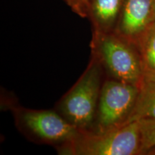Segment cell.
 Masks as SVG:
<instances>
[{"label": "cell", "mask_w": 155, "mask_h": 155, "mask_svg": "<svg viewBox=\"0 0 155 155\" xmlns=\"http://www.w3.org/2000/svg\"><path fill=\"white\" fill-rule=\"evenodd\" d=\"M56 148L60 154L66 155L143 154L139 121L105 132L79 129L71 140Z\"/></svg>", "instance_id": "6da1fadb"}, {"label": "cell", "mask_w": 155, "mask_h": 155, "mask_svg": "<svg viewBox=\"0 0 155 155\" xmlns=\"http://www.w3.org/2000/svg\"><path fill=\"white\" fill-rule=\"evenodd\" d=\"M92 56L96 58L110 78L135 86L143 84V75L138 51L114 32H93Z\"/></svg>", "instance_id": "7a4b0ae2"}, {"label": "cell", "mask_w": 155, "mask_h": 155, "mask_svg": "<svg viewBox=\"0 0 155 155\" xmlns=\"http://www.w3.org/2000/svg\"><path fill=\"white\" fill-rule=\"evenodd\" d=\"M104 72L99 62L92 56L86 71L58 104L59 114L78 129H92Z\"/></svg>", "instance_id": "3957f363"}, {"label": "cell", "mask_w": 155, "mask_h": 155, "mask_svg": "<svg viewBox=\"0 0 155 155\" xmlns=\"http://www.w3.org/2000/svg\"><path fill=\"white\" fill-rule=\"evenodd\" d=\"M140 88L113 78L103 83L91 130L105 132L123 126L134 107Z\"/></svg>", "instance_id": "277c9868"}, {"label": "cell", "mask_w": 155, "mask_h": 155, "mask_svg": "<svg viewBox=\"0 0 155 155\" xmlns=\"http://www.w3.org/2000/svg\"><path fill=\"white\" fill-rule=\"evenodd\" d=\"M19 129L33 141L58 147L75 137L79 129L59 113L17 107L13 109Z\"/></svg>", "instance_id": "5b68a950"}, {"label": "cell", "mask_w": 155, "mask_h": 155, "mask_svg": "<svg viewBox=\"0 0 155 155\" xmlns=\"http://www.w3.org/2000/svg\"><path fill=\"white\" fill-rule=\"evenodd\" d=\"M155 22V0H124L114 32L135 46Z\"/></svg>", "instance_id": "8992f818"}, {"label": "cell", "mask_w": 155, "mask_h": 155, "mask_svg": "<svg viewBox=\"0 0 155 155\" xmlns=\"http://www.w3.org/2000/svg\"><path fill=\"white\" fill-rule=\"evenodd\" d=\"M124 0H91L88 17L94 32H114L119 19Z\"/></svg>", "instance_id": "52a82bcc"}, {"label": "cell", "mask_w": 155, "mask_h": 155, "mask_svg": "<svg viewBox=\"0 0 155 155\" xmlns=\"http://www.w3.org/2000/svg\"><path fill=\"white\" fill-rule=\"evenodd\" d=\"M135 47L140 59L143 83L155 81V22L139 38Z\"/></svg>", "instance_id": "ba28073f"}, {"label": "cell", "mask_w": 155, "mask_h": 155, "mask_svg": "<svg viewBox=\"0 0 155 155\" xmlns=\"http://www.w3.org/2000/svg\"><path fill=\"white\" fill-rule=\"evenodd\" d=\"M155 120V81L144 83L126 124L141 119Z\"/></svg>", "instance_id": "9c48e42d"}, {"label": "cell", "mask_w": 155, "mask_h": 155, "mask_svg": "<svg viewBox=\"0 0 155 155\" xmlns=\"http://www.w3.org/2000/svg\"><path fill=\"white\" fill-rule=\"evenodd\" d=\"M140 124L141 150L143 154H147L149 151L155 148V120H139Z\"/></svg>", "instance_id": "30bf717a"}, {"label": "cell", "mask_w": 155, "mask_h": 155, "mask_svg": "<svg viewBox=\"0 0 155 155\" xmlns=\"http://www.w3.org/2000/svg\"><path fill=\"white\" fill-rule=\"evenodd\" d=\"M71 9L82 17L88 15L91 0H65Z\"/></svg>", "instance_id": "8fae6325"}]
</instances>
